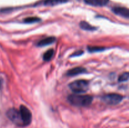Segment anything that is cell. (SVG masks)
Returning <instances> with one entry per match:
<instances>
[{
  "label": "cell",
  "instance_id": "cell-1",
  "mask_svg": "<svg viewBox=\"0 0 129 128\" xmlns=\"http://www.w3.org/2000/svg\"><path fill=\"white\" fill-rule=\"evenodd\" d=\"M68 100L72 105L79 107L88 106L92 103L93 97L91 95L72 94L68 97Z\"/></svg>",
  "mask_w": 129,
  "mask_h": 128
},
{
  "label": "cell",
  "instance_id": "cell-2",
  "mask_svg": "<svg viewBox=\"0 0 129 128\" xmlns=\"http://www.w3.org/2000/svg\"><path fill=\"white\" fill-rule=\"evenodd\" d=\"M69 88L75 94H81L88 91L89 83L85 80H78L69 84Z\"/></svg>",
  "mask_w": 129,
  "mask_h": 128
},
{
  "label": "cell",
  "instance_id": "cell-3",
  "mask_svg": "<svg viewBox=\"0 0 129 128\" xmlns=\"http://www.w3.org/2000/svg\"><path fill=\"white\" fill-rule=\"evenodd\" d=\"M6 115L9 118L10 120L14 124H16L18 126L23 127L24 124L21 119V115L19 110L15 109V108H11L9 109L6 112Z\"/></svg>",
  "mask_w": 129,
  "mask_h": 128
},
{
  "label": "cell",
  "instance_id": "cell-4",
  "mask_svg": "<svg viewBox=\"0 0 129 128\" xmlns=\"http://www.w3.org/2000/svg\"><path fill=\"white\" fill-rule=\"evenodd\" d=\"M123 97L118 94H108L102 97V100L108 105H117L122 102Z\"/></svg>",
  "mask_w": 129,
  "mask_h": 128
},
{
  "label": "cell",
  "instance_id": "cell-5",
  "mask_svg": "<svg viewBox=\"0 0 129 128\" xmlns=\"http://www.w3.org/2000/svg\"><path fill=\"white\" fill-rule=\"evenodd\" d=\"M19 111H20V115H21V119L23 122L24 126L28 125L31 123V119H32V115H31L30 110L26 106L22 105L20 106Z\"/></svg>",
  "mask_w": 129,
  "mask_h": 128
},
{
  "label": "cell",
  "instance_id": "cell-6",
  "mask_svg": "<svg viewBox=\"0 0 129 128\" xmlns=\"http://www.w3.org/2000/svg\"><path fill=\"white\" fill-rule=\"evenodd\" d=\"M112 11L115 14L128 19L129 18V11L127 8L122 6H116L112 8Z\"/></svg>",
  "mask_w": 129,
  "mask_h": 128
},
{
  "label": "cell",
  "instance_id": "cell-7",
  "mask_svg": "<svg viewBox=\"0 0 129 128\" xmlns=\"http://www.w3.org/2000/svg\"><path fill=\"white\" fill-rule=\"evenodd\" d=\"M87 5L93 6H104L109 2V0H84Z\"/></svg>",
  "mask_w": 129,
  "mask_h": 128
},
{
  "label": "cell",
  "instance_id": "cell-8",
  "mask_svg": "<svg viewBox=\"0 0 129 128\" xmlns=\"http://www.w3.org/2000/svg\"><path fill=\"white\" fill-rule=\"evenodd\" d=\"M85 72H86V69L79 67H75L74 69H71L67 72V75H69V76H75V75H79V74Z\"/></svg>",
  "mask_w": 129,
  "mask_h": 128
},
{
  "label": "cell",
  "instance_id": "cell-9",
  "mask_svg": "<svg viewBox=\"0 0 129 128\" xmlns=\"http://www.w3.org/2000/svg\"><path fill=\"white\" fill-rule=\"evenodd\" d=\"M55 37L49 36V37H47L45 38H44L42 40H40L39 42H38L37 45L39 46H47V45H50L51 43H54L55 41Z\"/></svg>",
  "mask_w": 129,
  "mask_h": 128
},
{
  "label": "cell",
  "instance_id": "cell-10",
  "mask_svg": "<svg viewBox=\"0 0 129 128\" xmlns=\"http://www.w3.org/2000/svg\"><path fill=\"white\" fill-rule=\"evenodd\" d=\"M68 0H45L44 4L46 6H55L57 5L65 3Z\"/></svg>",
  "mask_w": 129,
  "mask_h": 128
},
{
  "label": "cell",
  "instance_id": "cell-11",
  "mask_svg": "<svg viewBox=\"0 0 129 128\" xmlns=\"http://www.w3.org/2000/svg\"><path fill=\"white\" fill-rule=\"evenodd\" d=\"M80 26L81 28L83 29V30H88V31H93V30H96L95 27L91 26L90 24L86 22V21H81V22L80 23Z\"/></svg>",
  "mask_w": 129,
  "mask_h": 128
},
{
  "label": "cell",
  "instance_id": "cell-12",
  "mask_svg": "<svg viewBox=\"0 0 129 128\" xmlns=\"http://www.w3.org/2000/svg\"><path fill=\"white\" fill-rule=\"evenodd\" d=\"M54 50L52 49H50V50H47L45 53L44 54V56H43V59L45 61H49L50 59L52 58L53 55H54Z\"/></svg>",
  "mask_w": 129,
  "mask_h": 128
},
{
  "label": "cell",
  "instance_id": "cell-13",
  "mask_svg": "<svg viewBox=\"0 0 129 128\" xmlns=\"http://www.w3.org/2000/svg\"><path fill=\"white\" fill-rule=\"evenodd\" d=\"M40 20V19L37 17H28L25 19L24 22L26 23H34L38 22Z\"/></svg>",
  "mask_w": 129,
  "mask_h": 128
},
{
  "label": "cell",
  "instance_id": "cell-14",
  "mask_svg": "<svg viewBox=\"0 0 129 128\" xmlns=\"http://www.w3.org/2000/svg\"><path fill=\"white\" fill-rule=\"evenodd\" d=\"M128 72H125L123 73L122 75H120V77H118V82H126L128 80Z\"/></svg>",
  "mask_w": 129,
  "mask_h": 128
},
{
  "label": "cell",
  "instance_id": "cell-15",
  "mask_svg": "<svg viewBox=\"0 0 129 128\" xmlns=\"http://www.w3.org/2000/svg\"><path fill=\"white\" fill-rule=\"evenodd\" d=\"M88 50H90L91 51H101V50H103V48L100 47H94V46H93V47H89L88 48Z\"/></svg>",
  "mask_w": 129,
  "mask_h": 128
},
{
  "label": "cell",
  "instance_id": "cell-16",
  "mask_svg": "<svg viewBox=\"0 0 129 128\" xmlns=\"http://www.w3.org/2000/svg\"><path fill=\"white\" fill-rule=\"evenodd\" d=\"M1 86H2V80L0 79V88L1 87Z\"/></svg>",
  "mask_w": 129,
  "mask_h": 128
}]
</instances>
